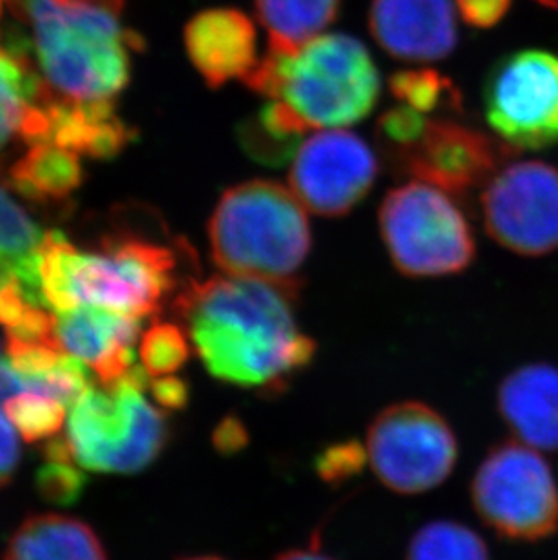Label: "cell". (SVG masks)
Masks as SVG:
<instances>
[{
	"label": "cell",
	"mask_w": 558,
	"mask_h": 560,
	"mask_svg": "<svg viewBox=\"0 0 558 560\" xmlns=\"http://www.w3.org/2000/svg\"><path fill=\"white\" fill-rule=\"evenodd\" d=\"M388 88L397 101L425 115L461 107L457 88L435 69H403L392 74Z\"/></svg>",
	"instance_id": "d4e9b609"
},
{
	"label": "cell",
	"mask_w": 558,
	"mask_h": 560,
	"mask_svg": "<svg viewBox=\"0 0 558 560\" xmlns=\"http://www.w3.org/2000/svg\"><path fill=\"white\" fill-rule=\"evenodd\" d=\"M275 560H334L333 557L325 556L317 548H309V550H289L279 553Z\"/></svg>",
	"instance_id": "8d00e7d4"
},
{
	"label": "cell",
	"mask_w": 558,
	"mask_h": 560,
	"mask_svg": "<svg viewBox=\"0 0 558 560\" xmlns=\"http://www.w3.org/2000/svg\"><path fill=\"white\" fill-rule=\"evenodd\" d=\"M538 4L551 8V10H558V0H537Z\"/></svg>",
	"instance_id": "74e56055"
},
{
	"label": "cell",
	"mask_w": 558,
	"mask_h": 560,
	"mask_svg": "<svg viewBox=\"0 0 558 560\" xmlns=\"http://www.w3.org/2000/svg\"><path fill=\"white\" fill-rule=\"evenodd\" d=\"M4 2L5 0H0V15H2V11H4Z\"/></svg>",
	"instance_id": "ab89813d"
},
{
	"label": "cell",
	"mask_w": 558,
	"mask_h": 560,
	"mask_svg": "<svg viewBox=\"0 0 558 560\" xmlns=\"http://www.w3.org/2000/svg\"><path fill=\"white\" fill-rule=\"evenodd\" d=\"M143 366H132L106 390L91 386L71 405L68 441L74 459L98 474H137L153 463L168 438L164 413L143 397Z\"/></svg>",
	"instance_id": "8992f818"
},
{
	"label": "cell",
	"mask_w": 558,
	"mask_h": 560,
	"mask_svg": "<svg viewBox=\"0 0 558 560\" xmlns=\"http://www.w3.org/2000/svg\"><path fill=\"white\" fill-rule=\"evenodd\" d=\"M501 140L455 120H430L422 137L395 160L399 175L464 196L486 186L501 170L505 154Z\"/></svg>",
	"instance_id": "4fadbf2b"
},
{
	"label": "cell",
	"mask_w": 558,
	"mask_h": 560,
	"mask_svg": "<svg viewBox=\"0 0 558 560\" xmlns=\"http://www.w3.org/2000/svg\"><path fill=\"white\" fill-rule=\"evenodd\" d=\"M472 501L479 517L504 539L538 542L558 532V485L538 450L505 441L475 471Z\"/></svg>",
	"instance_id": "ba28073f"
},
{
	"label": "cell",
	"mask_w": 558,
	"mask_h": 560,
	"mask_svg": "<svg viewBox=\"0 0 558 560\" xmlns=\"http://www.w3.org/2000/svg\"><path fill=\"white\" fill-rule=\"evenodd\" d=\"M184 40L190 62L212 90L245 79L258 63L256 26L236 8L200 11L185 26Z\"/></svg>",
	"instance_id": "9a60e30c"
},
{
	"label": "cell",
	"mask_w": 558,
	"mask_h": 560,
	"mask_svg": "<svg viewBox=\"0 0 558 560\" xmlns=\"http://www.w3.org/2000/svg\"><path fill=\"white\" fill-rule=\"evenodd\" d=\"M369 460L367 448L356 441L337 443L323 450L316 459V470L323 481L342 482L358 476Z\"/></svg>",
	"instance_id": "4dcf8cb0"
},
{
	"label": "cell",
	"mask_w": 558,
	"mask_h": 560,
	"mask_svg": "<svg viewBox=\"0 0 558 560\" xmlns=\"http://www.w3.org/2000/svg\"><path fill=\"white\" fill-rule=\"evenodd\" d=\"M179 256L135 236L107 238L101 253H82L62 233L44 236L38 285L44 305L62 314L82 305L124 316L156 317L178 287Z\"/></svg>",
	"instance_id": "7a4b0ae2"
},
{
	"label": "cell",
	"mask_w": 558,
	"mask_h": 560,
	"mask_svg": "<svg viewBox=\"0 0 558 560\" xmlns=\"http://www.w3.org/2000/svg\"><path fill=\"white\" fill-rule=\"evenodd\" d=\"M455 8L468 26L490 30L508 15L511 0H455Z\"/></svg>",
	"instance_id": "1f68e13d"
},
{
	"label": "cell",
	"mask_w": 558,
	"mask_h": 560,
	"mask_svg": "<svg viewBox=\"0 0 558 560\" xmlns=\"http://www.w3.org/2000/svg\"><path fill=\"white\" fill-rule=\"evenodd\" d=\"M295 298L265 281L212 276L182 287L174 311L212 377L269 394L287 386L316 354L314 339L295 322Z\"/></svg>",
	"instance_id": "6da1fadb"
},
{
	"label": "cell",
	"mask_w": 558,
	"mask_h": 560,
	"mask_svg": "<svg viewBox=\"0 0 558 560\" xmlns=\"http://www.w3.org/2000/svg\"><path fill=\"white\" fill-rule=\"evenodd\" d=\"M369 26L380 48L405 62H435L457 48L453 0H372Z\"/></svg>",
	"instance_id": "5bb4252c"
},
{
	"label": "cell",
	"mask_w": 558,
	"mask_h": 560,
	"mask_svg": "<svg viewBox=\"0 0 558 560\" xmlns=\"http://www.w3.org/2000/svg\"><path fill=\"white\" fill-rule=\"evenodd\" d=\"M364 448L375 477L403 495L430 492L457 465L452 427L435 408L419 401L397 402L377 413Z\"/></svg>",
	"instance_id": "9c48e42d"
},
{
	"label": "cell",
	"mask_w": 558,
	"mask_h": 560,
	"mask_svg": "<svg viewBox=\"0 0 558 560\" xmlns=\"http://www.w3.org/2000/svg\"><path fill=\"white\" fill-rule=\"evenodd\" d=\"M499 412L521 443L543 452L558 450V369L532 363L505 375Z\"/></svg>",
	"instance_id": "ac0fdd59"
},
{
	"label": "cell",
	"mask_w": 558,
	"mask_h": 560,
	"mask_svg": "<svg viewBox=\"0 0 558 560\" xmlns=\"http://www.w3.org/2000/svg\"><path fill=\"white\" fill-rule=\"evenodd\" d=\"M486 120L508 149L540 151L558 143V55L522 49L486 77Z\"/></svg>",
	"instance_id": "30bf717a"
},
{
	"label": "cell",
	"mask_w": 558,
	"mask_h": 560,
	"mask_svg": "<svg viewBox=\"0 0 558 560\" xmlns=\"http://www.w3.org/2000/svg\"><path fill=\"white\" fill-rule=\"evenodd\" d=\"M190 347L184 328L174 323H156L140 345V360L149 375H171L189 361Z\"/></svg>",
	"instance_id": "4316f807"
},
{
	"label": "cell",
	"mask_w": 558,
	"mask_h": 560,
	"mask_svg": "<svg viewBox=\"0 0 558 560\" xmlns=\"http://www.w3.org/2000/svg\"><path fill=\"white\" fill-rule=\"evenodd\" d=\"M309 127L287 104L270 101L237 127V142L248 159L278 167L294 159Z\"/></svg>",
	"instance_id": "603a6c76"
},
{
	"label": "cell",
	"mask_w": 558,
	"mask_h": 560,
	"mask_svg": "<svg viewBox=\"0 0 558 560\" xmlns=\"http://www.w3.org/2000/svg\"><path fill=\"white\" fill-rule=\"evenodd\" d=\"M243 82L254 93L287 104L309 129L361 122L381 95L372 55L345 33L319 35L292 51L270 48Z\"/></svg>",
	"instance_id": "277c9868"
},
{
	"label": "cell",
	"mask_w": 558,
	"mask_h": 560,
	"mask_svg": "<svg viewBox=\"0 0 558 560\" xmlns=\"http://www.w3.org/2000/svg\"><path fill=\"white\" fill-rule=\"evenodd\" d=\"M184 560H223L220 559V557H190V559H184Z\"/></svg>",
	"instance_id": "f35d334b"
},
{
	"label": "cell",
	"mask_w": 558,
	"mask_h": 560,
	"mask_svg": "<svg viewBox=\"0 0 558 560\" xmlns=\"http://www.w3.org/2000/svg\"><path fill=\"white\" fill-rule=\"evenodd\" d=\"M380 175L377 156L356 132L330 129L301 143L290 170V189L306 211L345 217L363 201Z\"/></svg>",
	"instance_id": "7c38bea8"
},
{
	"label": "cell",
	"mask_w": 558,
	"mask_h": 560,
	"mask_svg": "<svg viewBox=\"0 0 558 560\" xmlns=\"http://www.w3.org/2000/svg\"><path fill=\"white\" fill-rule=\"evenodd\" d=\"M77 2H80V0H77Z\"/></svg>",
	"instance_id": "b9f144b4"
},
{
	"label": "cell",
	"mask_w": 558,
	"mask_h": 560,
	"mask_svg": "<svg viewBox=\"0 0 558 560\" xmlns=\"http://www.w3.org/2000/svg\"><path fill=\"white\" fill-rule=\"evenodd\" d=\"M91 386L90 371L85 369L84 361L71 354H63L48 374L24 381L26 392L46 394L63 405H73Z\"/></svg>",
	"instance_id": "f1b7e54d"
},
{
	"label": "cell",
	"mask_w": 558,
	"mask_h": 560,
	"mask_svg": "<svg viewBox=\"0 0 558 560\" xmlns=\"http://www.w3.org/2000/svg\"><path fill=\"white\" fill-rule=\"evenodd\" d=\"M21 392H24L22 375L11 366L10 361H0V401L4 402Z\"/></svg>",
	"instance_id": "d590c367"
},
{
	"label": "cell",
	"mask_w": 558,
	"mask_h": 560,
	"mask_svg": "<svg viewBox=\"0 0 558 560\" xmlns=\"http://www.w3.org/2000/svg\"><path fill=\"white\" fill-rule=\"evenodd\" d=\"M19 465V441L10 419L0 413V487L10 482Z\"/></svg>",
	"instance_id": "e575fe53"
},
{
	"label": "cell",
	"mask_w": 558,
	"mask_h": 560,
	"mask_svg": "<svg viewBox=\"0 0 558 560\" xmlns=\"http://www.w3.org/2000/svg\"><path fill=\"white\" fill-rule=\"evenodd\" d=\"M74 463L77 460H48L38 470L35 487L46 501L60 506L79 501L88 479Z\"/></svg>",
	"instance_id": "f546056e"
},
{
	"label": "cell",
	"mask_w": 558,
	"mask_h": 560,
	"mask_svg": "<svg viewBox=\"0 0 558 560\" xmlns=\"http://www.w3.org/2000/svg\"><path fill=\"white\" fill-rule=\"evenodd\" d=\"M248 443V432L242 419L226 416L212 432V444L223 455L237 454Z\"/></svg>",
	"instance_id": "836d02e7"
},
{
	"label": "cell",
	"mask_w": 558,
	"mask_h": 560,
	"mask_svg": "<svg viewBox=\"0 0 558 560\" xmlns=\"http://www.w3.org/2000/svg\"><path fill=\"white\" fill-rule=\"evenodd\" d=\"M270 48L292 51L319 37L341 10V0H253Z\"/></svg>",
	"instance_id": "7402d4cb"
},
{
	"label": "cell",
	"mask_w": 558,
	"mask_h": 560,
	"mask_svg": "<svg viewBox=\"0 0 558 560\" xmlns=\"http://www.w3.org/2000/svg\"><path fill=\"white\" fill-rule=\"evenodd\" d=\"M381 238L392 264L410 278H441L468 269L477 254L474 229L446 190L411 180L380 207Z\"/></svg>",
	"instance_id": "52a82bcc"
},
{
	"label": "cell",
	"mask_w": 558,
	"mask_h": 560,
	"mask_svg": "<svg viewBox=\"0 0 558 560\" xmlns=\"http://www.w3.org/2000/svg\"><path fill=\"white\" fill-rule=\"evenodd\" d=\"M4 560H107V556L88 524L44 513L21 524L8 542Z\"/></svg>",
	"instance_id": "d6986e66"
},
{
	"label": "cell",
	"mask_w": 558,
	"mask_h": 560,
	"mask_svg": "<svg viewBox=\"0 0 558 560\" xmlns=\"http://www.w3.org/2000/svg\"><path fill=\"white\" fill-rule=\"evenodd\" d=\"M5 418L27 443L57 435L66 421V405L38 392H21L4 401Z\"/></svg>",
	"instance_id": "484cf974"
},
{
	"label": "cell",
	"mask_w": 558,
	"mask_h": 560,
	"mask_svg": "<svg viewBox=\"0 0 558 560\" xmlns=\"http://www.w3.org/2000/svg\"><path fill=\"white\" fill-rule=\"evenodd\" d=\"M138 334L137 317L93 305L57 316L58 343L63 352L90 363L104 386L115 385L135 366L132 345Z\"/></svg>",
	"instance_id": "2e32d148"
},
{
	"label": "cell",
	"mask_w": 558,
	"mask_h": 560,
	"mask_svg": "<svg viewBox=\"0 0 558 560\" xmlns=\"http://www.w3.org/2000/svg\"><path fill=\"white\" fill-rule=\"evenodd\" d=\"M406 560H491L477 532L453 521H432L411 537Z\"/></svg>",
	"instance_id": "cb8c5ba5"
},
{
	"label": "cell",
	"mask_w": 558,
	"mask_h": 560,
	"mask_svg": "<svg viewBox=\"0 0 558 560\" xmlns=\"http://www.w3.org/2000/svg\"><path fill=\"white\" fill-rule=\"evenodd\" d=\"M154 401L168 410H179L189 402V385L176 375H160L149 383Z\"/></svg>",
	"instance_id": "d6a6232c"
},
{
	"label": "cell",
	"mask_w": 558,
	"mask_h": 560,
	"mask_svg": "<svg viewBox=\"0 0 558 560\" xmlns=\"http://www.w3.org/2000/svg\"><path fill=\"white\" fill-rule=\"evenodd\" d=\"M428 122L430 118L425 113L416 112L405 104L383 113L375 126L381 153L385 154L391 164H394L395 160L403 156L408 149L414 148V143L427 129Z\"/></svg>",
	"instance_id": "83f0119b"
},
{
	"label": "cell",
	"mask_w": 558,
	"mask_h": 560,
	"mask_svg": "<svg viewBox=\"0 0 558 560\" xmlns=\"http://www.w3.org/2000/svg\"><path fill=\"white\" fill-rule=\"evenodd\" d=\"M2 276L4 275H2V269H0V280H2Z\"/></svg>",
	"instance_id": "60d3db41"
},
{
	"label": "cell",
	"mask_w": 558,
	"mask_h": 560,
	"mask_svg": "<svg viewBox=\"0 0 558 560\" xmlns=\"http://www.w3.org/2000/svg\"><path fill=\"white\" fill-rule=\"evenodd\" d=\"M135 140L112 101L69 102L51 95L43 104V132L38 143H55L88 159H113Z\"/></svg>",
	"instance_id": "e0dca14e"
},
{
	"label": "cell",
	"mask_w": 558,
	"mask_h": 560,
	"mask_svg": "<svg viewBox=\"0 0 558 560\" xmlns=\"http://www.w3.org/2000/svg\"><path fill=\"white\" fill-rule=\"evenodd\" d=\"M209 245L223 275L272 283L298 296L312 250L306 207L279 182H242L220 196L209 220Z\"/></svg>",
	"instance_id": "5b68a950"
},
{
	"label": "cell",
	"mask_w": 558,
	"mask_h": 560,
	"mask_svg": "<svg viewBox=\"0 0 558 560\" xmlns=\"http://www.w3.org/2000/svg\"><path fill=\"white\" fill-rule=\"evenodd\" d=\"M32 27L33 51L44 84L69 102L113 101L131 77L137 35L126 32L118 5L77 0H15Z\"/></svg>",
	"instance_id": "3957f363"
},
{
	"label": "cell",
	"mask_w": 558,
	"mask_h": 560,
	"mask_svg": "<svg viewBox=\"0 0 558 560\" xmlns=\"http://www.w3.org/2000/svg\"><path fill=\"white\" fill-rule=\"evenodd\" d=\"M84 171L79 154L55 143H35L27 153L11 165L10 182L13 189L27 200H68L82 186Z\"/></svg>",
	"instance_id": "ffe728a7"
},
{
	"label": "cell",
	"mask_w": 558,
	"mask_h": 560,
	"mask_svg": "<svg viewBox=\"0 0 558 560\" xmlns=\"http://www.w3.org/2000/svg\"><path fill=\"white\" fill-rule=\"evenodd\" d=\"M483 218L490 238L538 258L558 250V170L540 160L502 165L483 192Z\"/></svg>",
	"instance_id": "8fae6325"
},
{
	"label": "cell",
	"mask_w": 558,
	"mask_h": 560,
	"mask_svg": "<svg viewBox=\"0 0 558 560\" xmlns=\"http://www.w3.org/2000/svg\"><path fill=\"white\" fill-rule=\"evenodd\" d=\"M49 93L26 48L16 40H0V153L13 138H21L27 115Z\"/></svg>",
	"instance_id": "44dd1931"
}]
</instances>
